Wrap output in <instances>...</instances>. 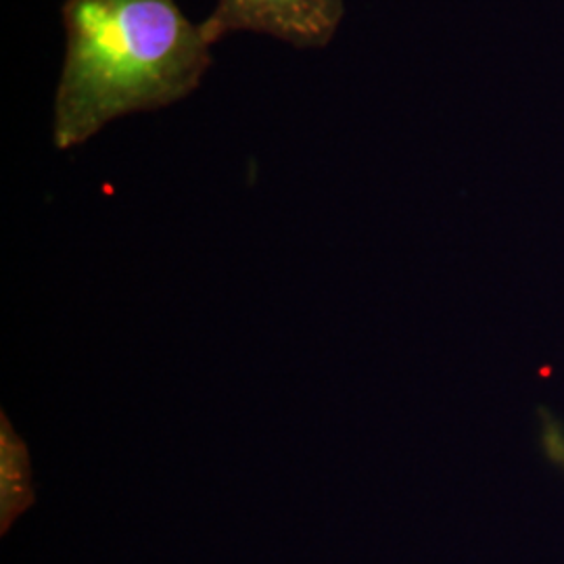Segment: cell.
<instances>
[{
  "instance_id": "obj_1",
  "label": "cell",
  "mask_w": 564,
  "mask_h": 564,
  "mask_svg": "<svg viewBox=\"0 0 564 564\" xmlns=\"http://www.w3.org/2000/svg\"><path fill=\"white\" fill-rule=\"evenodd\" d=\"M53 142L80 147L105 126L182 101L212 67L202 23L176 0H65Z\"/></svg>"
},
{
  "instance_id": "obj_2",
  "label": "cell",
  "mask_w": 564,
  "mask_h": 564,
  "mask_svg": "<svg viewBox=\"0 0 564 564\" xmlns=\"http://www.w3.org/2000/svg\"><path fill=\"white\" fill-rule=\"evenodd\" d=\"M343 15V0H218L202 32L212 46L230 34L253 32L295 48H323L335 39Z\"/></svg>"
},
{
  "instance_id": "obj_3",
  "label": "cell",
  "mask_w": 564,
  "mask_h": 564,
  "mask_svg": "<svg viewBox=\"0 0 564 564\" xmlns=\"http://www.w3.org/2000/svg\"><path fill=\"white\" fill-rule=\"evenodd\" d=\"M36 500L32 484V458L7 412H0V535L25 514Z\"/></svg>"
}]
</instances>
